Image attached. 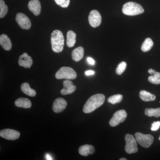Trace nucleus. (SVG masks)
Returning <instances> with one entry per match:
<instances>
[{
    "instance_id": "1",
    "label": "nucleus",
    "mask_w": 160,
    "mask_h": 160,
    "mask_svg": "<svg viewBox=\"0 0 160 160\" xmlns=\"http://www.w3.org/2000/svg\"><path fill=\"white\" fill-rule=\"evenodd\" d=\"M106 97L101 93L95 94L89 98L83 107V111L86 113H91L102 106L105 102Z\"/></svg>"
},
{
    "instance_id": "2",
    "label": "nucleus",
    "mask_w": 160,
    "mask_h": 160,
    "mask_svg": "<svg viewBox=\"0 0 160 160\" xmlns=\"http://www.w3.org/2000/svg\"><path fill=\"white\" fill-rule=\"evenodd\" d=\"M51 42L52 49L53 52L58 53L62 51L65 39L62 31L55 30L52 32L51 33Z\"/></svg>"
},
{
    "instance_id": "3",
    "label": "nucleus",
    "mask_w": 160,
    "mask_h": 160,
    "mask_svg": "<svg viewBox=\"0 0 160 160\" xmlns=\"http://www.w3.org/2000/svg\"><path fill=\"white\" fill-rule=\"evenodd\" d=\"M144 12L142 6L134 2H128L123 5V14L128 16H135L142 14Z\"/></svg>"
},
{
    "instance_id": "4",
    "label": "nucleus",
    "mask_w": 160,
    "mask_h": 160,
    "mask_svg": "<svg viewBox=\"0 0 160 160\" xmlns=\"http://www.w3.org/2000/svg\"><path fill=\"white\" fill-rule=\"evenodd\" d=\"M77 77V74L75 71L69 67H62L55 74V77L57 79L74 80Z\"/></svg>"
},
{
    "instance_id": "5",
    "label": "nucleus",
    "mask_w": 160,
    "mask_h": 160,
    "mask_svg": "<svg viewBox=\"0 0 160 160\" xmlns=\"http://www.w3.org/2000/svg\"><path fill=\"white\" fill-rule=\"evenodd\" d=\"M135 137L138 143L144 148H149L154 141V138L152 135L143 134L139 132L135 133Z\"/></svg>"
},
{
    "instance_id": "6",
    "label": "nucleus",
    "mask_w": 160,
    "mask_h": 160,
    "mask_svg": "<svg viewBox=\"0 0 160 160\" xmlns=\"http://www.w3.org/2000/svg\"><path fill=\"white\" fill-rule=\"evenodd\" d=\"M126 142L125 151L128 154H132L138 151L137 141L132 135L126 134L125 138Z\"/></svg>"
},
{
    "instance_id": "7",
    "label": "nucleus",
    "mask_w": 160,
    "mask_h": 160,
    "mask_svg": "<svg viewBox=\"0 0 160 160\" xmlns=\"http://www.w3.org/2000/svg\"><path fill=\"white\" fill-rule=\"evenodd\" d=\"M127 117V113L126 110L124 109L118 110L112 116L110 121L109 125L112 127H115L120 123L123 122L126 120Z\"/></svg>"
},
{
    "instance_id": "8",
    "label": "nucleus",
    "mask_w": 160,
    "mask_h": 160,
    "mask_svg": "<svg viewBox=\"0 0 160 160\" xmlns=\"http://www.w3.org/2000/svg\"><path fill=\"white\" fill-rule=\"evenodd\" d=\"M16 21L22 29H29L31 27V22L29 18L24 13L19 12L17 14Z\"/></svg>"
},
{
    "instance_id": "9",
    "label": "nucleus",
    "mask_w": 160,
    "mask_h": 160,
    "mask_svg": "<svg viewBox=\"0 0 160 160\" xmlns=\"http://www.w3.org/2000/svg\"><path fill=\"white\" fill-rule=\"evenodd\" d=\"M0 136L6 139L13 141L19 138L20 133L19 132L14 129H3L0 131Z\"/></svg>"
},
{
    "instance_id": "10",
    "label": "nucleus",
    "mask_w": 160,
    "mask_h": 160,
    "mask_svg": "<svg viewBox=\"0 0 160 160\" xmlns=\"http://www.w3.org/2000/svg\"><path fill=\"white\" fill-rule=\"evenodd\" d=\"M102 16L98 11L92 10L89 13L88 20L90 26L96 28L101 25L102 22Z\"/></svg>"
},
{
    "instance_id": "11",
    "label": "nucleus",
    "mask_w": 160,
    "mask_h": 160,
    "mask_svg": "<svg viewBox=\"0 0 160 160\" xmlns=\"http://www.w3.org/2000/svg\"><path fill=\"white\" fill-rule=\"evenodd\" d=\"M67 105V102L64 99L57 98L53 102L52 110L56 113H60L66 109Z\"/></svg>"
},
{
    "instance_id": "12",
    "label": "nucleus",
    "mask_w": 160,
    "mask_h": 160,
    "mask_svg": "<svg viewBox=\"0 0 160 160\" xmlns=\"http://www.w3.org/2000/svg\"><path fill=\"white\" fill-rule=\"evenodd\" d=\"M64 88L61 90V94L62 95L70 94L73 93L76 89V86L73 85V83L69 80L66 79L63 82Z\"/></svg>"
},
{
    "instance_id": "13",
    "label": "nucleus",
    "mask_w": 160,
    "mask_h": 160,
    "mask_svg": "<svg viewBox=\"0 0 160 160\" xmlns=\"http://www.w3.org/2000/svg\"><path fill=\"white\" fill-rule=\"evenodd\" d=\"M33 61L31 57L26 52H24L20 56L18 60V64L20 66L25 68H30L32 66Z\"/></svg>"
},
{
    "instance_id": "14",
    "label": "nucleus",
    "mask_w": 160,
    "mask_h": 160,
    "mask_svg": "<svg viewBox=\"0 0 160 160\" xmlns=\"http://www.w3.org/2000/svg\"><path fill=\"white\" fill-rule=\"evenodd\" d=\"M28 8L33 14L35 16L39 15L41 12V4L39 0H31L29 1L28 5Z\"/></svg>"
},
{
    "instance_id": "15",
    "label": "nucleus",
    "mask_w": 160,
    "mask_h": 160,
    "mask_svg": "<svg viewBox=\"0 0 160 160\" xmlns=\"http://www.w3.org/2000/svg\"><path fill=\"white\" fill-rule=\"evenodd\" d=\"M80 155L86 157L89 154H93L95 152L94 146L92 145H85L80 146L78 149Z\"/></svg>"
},
{
    "instance_id": "16",
    "label": "nucleus",
    "mask_w": 160,
    "mask_h": 160,
    "mask_svg": "<svg viewBox=\"0 0 160 160\" xmlns=\"http://www.w3.org/2000/svg\"><path fill=\"white\" fill-rule=\"evenodd\" d=\"M0 45L6 51H9L11 49L12 44L9 38L7 35L2 34L0 36Z\"/></svg>"
},
{
    "instance_id": "17",
    "label": "nucleus",
    "mask_w": 160,
    "mask_h": 160,
    "mask_svg": "<svg viewBox=\"0 0 160 160\" xmlns=\"http://www.w3.org/2000/svg\"><path fill=\"white\" fill-rule=\"evenodd\" d=\"M84 49L82 46H79L73 49L72 52V58L75 62H78L84 57Z\"/></svg>"
},
{
    "instance_id": "18",
    "label": "nucleus",
    "mask_w": 160,
    "mask_h": 160,
    "mask_svg": "<svg viewBox=\"0 0 160 160\" xmlns=\"http://www.w3.org/2000/svg\"><path fill=\"white\" fill-rule=\"evenodd\" d=\"M15 105L19 108L29 109L31 107L32 103L29 99L26 98H20L15 102Z\"/></svg>"
},
{
    "instance_id": "19",
    "label": "nucleus",
    "mask_w": 160,
    "mask_h": 160,
    "mask_svg": "<svg viewBox=\"0 0 160 160\" xmlns=\"http://www.w3.org/2000/svg\"><path fill=\"white\" fill-rule=\"evenodd\" d=\"M148 72L151 75L148 78L149 82L155 85L160 84V73L153 69H150L148 70Z\"/></svg>"
},
{
    "instance_id": "20",
    "label": "nucleus",
    "mask_w": 160,
    "mask_h": 160,
    "mask_svg": "<svg viewBox=\"0 0 160 160\" xmlns=\"http://www.w3.org/2000/svg\"><path fill=\"white\" fill-rule=\"evenodd\" d=\"M21 89L23 93L29 96L34 97L36 95V92L34 89H31L28 83H22L21 86Z\"/></svg>"
},
{
    "instance_id": "21",
    "label": "nucleus",
    "mask_w": 160,
    "mask_h": 160,
    "mask_svg": "<svg viewBox=\"0 0 160 160\" xmlns=\"http://www.w3.org/2000/svg\"><path fill=\"white\" fill-rule=\"evenodd\" d=\"M76 34L72 30H69L67 33L66 44L68 47L71 48L74 46L76 42Z\"/></svg>"
},
{
    "instance_id": "22",
    "label": "nucleus",
    "mask_w": 160,
    "mask_h": 160,
    "mask_svg": "<svg viewBox=\"0 0 160 160\" xmlns=\"http://www.w3.org/2000/svg\"><path fill=\"white\" fill-rule=\"evenodd\" d=\"M139 97L144 102H150L156 99L155 96L145 90H141L140 92Z\"/></svg>"
},
{
    "instance_id": "23",
    "label": "nucleus",
    "mask_w": 160,
    "mask_h": 160,
    "mask_svg": "<svg viewBox=\"0 0 160 160\" xmlns=\"http://www.w3.org/2000/svg\"><path fill=\"white\" fill-rule=\"evenodd\" d=\"M153 46V42L152 40L150 38H147L142 44L141 49L143 52H146L149 51Z\"/></svg>"
},
{
    "instance_id": "24",
    "label": "nucleus",
    "mask_w": 160,
    "mask_h": 160,
    "mask_svg": "<svg viewBox=\"0 0 160 160\" xmlns=\"http://www.w3.org/2000/svg\"><path fill=\"white\" fill-rule=\"evenodd\" d=\"M145 114L149 117H154L155 118L160 117V108L152 109L146 108L145 111Z\"/></svg>"
},
{
    "instance_id": "25",
    "label": "nucleus",
    "mask_w": 160,
    "mask_h": 160,
    "mask_svg": "<svg viewBox=\"0 0 160 160\" xmlns=\"http://www.w3.org/2000/svg\"><path fill=\"white\" fill-rule=\"evenodd\" d=\"M123 96L122 94H116L108 98L107 101L108 102L112 105L118 104L122 102L123 99Z\"/></svg>"
},
{
    "instance_id": "26",
    "label": "nucleus",
    "mask_w": 160,
    "mask_h": 160,
    "mask_svg": "<svg viewBox=\"0 0 160 160\" xmlns=\"http://www.w3.org/2000/svg\"><path fill=\"white\" fill-rule=\"evenodd\" d=\"M8 11V7L3 0H0V18L5 17Z\"/></svg>"
},
{
    "instance_id": "27",
    "label": "nucleus",
    "mask_w": 160,
    "mask_h": 160,
    "mask_svg": "<svg viewBox=\"0 0 160 160\" xmlns=\"http://www.w3.org/2000/svg\"><path fill=\"white\" fill-rule=\"evenodd\" d=\"M126 66H127V64L125 62H122L120 63L116 70L117 74L119 75H121V74H122L123 72L126 70Z\"/></svg>"
},
{
    "instance_id": "28",
    "label": "nucleus",
    "mask_w": 160,
    "mask_h": 160,
    "mask_svg": "<svg viewBox=\"0 0 160 160\" xmlns=\"http://www.w3.org/2000/svg\"><path fill=\"white\" fill-rule=\"evenodd\" d=\"M58 5L62 7L67 8L70 4V0H54Z\"/></svg>"
},
{
    "instance_id": "29",
    "label": "nucleus",
    "mask_w": 160,
    "mask_h": 160,
    "mask_svg": "<svg viewBox=\"0 0 160 160\" xmlns=\"http://www.w3.org/2000/svg\"><path fill=\"white\" fill-rule=\"evenodd\" d=\"M160 126V122H154L152 124V127L151 129L152 131H157L159 129Z\"/></svg>"
},
{
    "instance_id": "30",
    "label": "nucleus",
    "mask_w": 160,
    "mask_h": 160,
    "mask_svg": "<svg viewBox=\"0 0 160 160\" xmlns=\"http://www.w3.org/2000/svg\"><path fill=\"white\" fill-rule=\"evenodd\" d=\"M87 61H88V62H89L90 65H94L95 64L94 60L91 58H87Z\"/></svg>"
},
{
    "instance_id": "31",
    "label": "nucleus",
    "mask_w": 160,
    "mask_h": 160,
    "mask_svg": "<svg viewBox=\"0 0 160 160\" xmlns=\"http://www.w3.org/2000/svg\"><path fill=\"white\" fill-rule=\"evenodd\" d=\"M95 72L92 70H88L85 73H86V75L89 76L92 75H93L94 74Z\"/></svg>"
},
{
    "instance_id": "32",
    "label": "nucleus",
    "mask_w": 160,
    "mask_h": 160,
    "mask_svg": "<svg viewBox=\"0 0 160 160\" xmlns=\"http://www.w3.org/2000/svg\"><path fill=\"white\" fill-rule=\"evenodd\" d=\"M46 158H47V160H52V158L48 154L47 155V156H46Z\"/></svg>"
},
{
    "instance_id": "33",
    "label": "nucleus",
    "mask_w": 160,
    "mask_h": 160,
    "mask_svg": "<svg viewBox=\"0 0 160 160\" xmlns=\"http://www.w3.org/2000/svg\"><path fill=\"white\" fill-rule=\"evenodd\" d=\"M120 160H127V159L125 158H122L120 159Z\"/></svg>"
},
{
    "instance_id": "34",
    "label": "nucleus",
    "mask_w": 160,
    "mask_h": 160,
    "mask_svg": "<svg viewBox=\"0 0 160 160\" xmlns=\"http://www.w3.org/2000/svg\"><path fill=\"white\" fill-rule=\"evenodd\" d=\"M159 140H160V138H159Z\"/></svg>"
}]
</instances>
